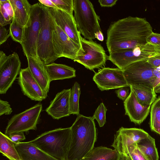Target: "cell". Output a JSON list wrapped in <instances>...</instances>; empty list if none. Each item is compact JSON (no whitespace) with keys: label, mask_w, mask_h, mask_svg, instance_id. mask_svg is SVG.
Masks as SVG:
<instances>
[{"label":"cell","mask_w":160,"mask_h":160,"mask_svg":"<svg viewBox=\"0 0 160 160\" xmlns=\"http://www.w3.org/2000/svg\"><path fill=\"white\" fill-rule=\"evenodd\" d=\"M152 31L145 18L129 16L112 22L107 31L106 44L109 53L147 43Z\"/></svg>","instance_id":"obj_1"},{"label":"cell","mask_w":160,"mask_h":160,"mask_svg":"<svg viewBox=\"0 0 160 160\" xmlns=\"http://www.w3.org/2000/svg\"><path fill=\"white\" fill-rule=\"evenodd\" d=\"M92 117L79 114L70 127L71 137L66 160H81L94 148L96 128Z\"/></svg>","instance_id":"obj_2"},{"label":"cell","mask_w":160,"mask_h":160,"mask_svg":"<svg viewBox=\"0 0 160 160\" xmlns=\"http://www.w3.org/2000/svg\"><path fill=\"white\" fill-rule=\"evenodd\" d=\"M71 137L70 127L59 128L45 132L29 142L58 160H66Z\"/></svg>","instance_id":"obj_3"},{"label":"cell","mask_w":160,"mask_h":160,"mask_svg":"<svg viewBox=\"0 0 160 160\" xmlns=\"http://www.w3.org/2000/svg\"><path fill=\"white\" fill-rule=\"evenodd\" d=\"M41 26L37 45V53L44 65L53 62L58 58L53 44V32L55 22L47 7L41 3Z\"/></svg>","instance_id":"obj_4"},{"label":"cell","mask_w":160,"mask_h":160,"mask_svg":"<svg viewBox=\"0 0 160 160\" xmlns=\"http://www.w3.org/2000/svg\"><path fill=\"white\" fill-rule=\"evenodd\" d=\"M74 18L77 28L84 38L92 40L95 34L102 31L99 17L92 3L88 0H73Z\"/></svg>","instance_id":"obj_5"},{"label":"cell","mask_w":160,"mask_h":160,"mask_svg":"<svg viewBox=\"0 0 160 160\" xmlns=\"http://www.w3.org/2000/svg\"><path fill=\"white\" fill-rule=\"evenodd\" d=\"M160 54V48L158 45L147 43L134 48L118 50L109 53L108 60L123 70L135 62L145 60Z\"/></svg>","instance_id":"obj_6"},{"label":"cell","mask_w":160,"mask_h":160,"mask_svg":"<svg viewBox=\"0 0 160 160\" xmlns=\"http://www.w3.org/2000/svg\"><path fill=\"white\" fill-rule=\"evenodd\" d=\"M41 9L40 2L32 5L29 18L23 27L22 41L21 44L25 56L37 59H39L37 53V45L41 26Z\"/></svg>","instance_id":"obj_7"},{"label":"cell","mask_w":160,"mask_h":160,"mask_svg":"<svg viewBox=\"0 0 160 160\" xmlns=\"http://www.w3.org/2000/svg\"><path fill=\"white\" fill-rule=\"evenodd\" d=\"M81 42L82 49L78 52L74 61L91 70L105 66L108 56L101 44L82 37Z\"/></svg>","instance_id":"obj_8"},{"label":"cell","mask_w":160,"mask_h":160,"mask_svg":"<svg viewBox=\"0 0 160 160\" xmlns=\"http://www.w3.org/2000/svg\"><path fill=\"white\" fill-rule=\"evenodd\" d=\"M42 108V104L38 103L24 111L13 115L8 123L4 134L8 136L13 132L36 130Z\"/></svg>","instance_id":"obj_9"},{"label":"cell","mask_w":160,"mask_h":160,"mask_svg":"<svg viewBox=\"0 0 160 160\" xmlns=\"http://www.w3.org/2000/svg\"><path fill=\"white\" fill-rule=\"evenodd\" d=\"M155 68L145 60L133 63L123 71L129 86L140 84L154 89L156 80L154 74Z\"/></svg>","instance_id":"obj_10"},{"label":"cell","mask_w":160,"mask_h":160,"mask_svg":"<svg viewBox=\"0 0 160 160\" xmlns=\"http://www.w3.org/2000/svg\"><path fill=\"white\" fill-rule=\"evenodd\" d=\"M21 62L16 52L7 56L0 51V93L5 94L21 70Z\"/></svg>","instance_id":"obj_11"},{"label":"cell","mask_w":160,"mask_h":160,"mask_svg":"<svg viewBox=\"0 0 160 160\" xmlns=\"http://www.w3.org/2000/svg\"><path fill=\"white\" fill-rule=\"evenodd\" d=\"M93 80L102 91L130 86L123 70L118 68H103L95 73Z\"/></svg>","instance_id":"obj_12"},{"label":"cell","mask_w":160,"mask_h":160,"mask_svg":"<svg viewBox=\"0 0 160 160\" xmlns=\"http://www.w3.org/2000/svg\"><path fill=\"white\" fill-rule=\"evenodd\" d=\"M53 42L54 52L58 58L64 57L74 61L82 49L69 38L55 22Z\"/></svg>","instance_id":"obj_13"},{"label":"cell","mask_w":160,"mask_h":160,"mask_svg":"<svg viewBox=\"0 0 160 160\" xmlns=\"http://www.w3.org/2000/svg\"><path fill=\"white\" fill-rule=\"evenodd\" d=\"M18 83L23 94L32 100L41 102L47 96L48 93L33 77L28 67L21 69Z\"/></svg>","instance_id":"obj_14"},{"label":"cell","mask_w":160,"mask_h":160,"mask_svg":"<svg viewBox=\"0 0 160 160\" xmlns=\"http://www.w3.org/2000/svg\"><path fill=\"white\" fill-rule=\"evenodd\" d=\"M149 135L148 132L141 129L122 127L114 135V141L111 146L119 153H125L129 146L136 143Z\"/></svg>","instance_id":"obj_15"},{"label":"cell","mask_w":160,"mask_h":160,"mask_svg":"<svg viewBox=\"0 0 160 160\" xmlns=\"http://www.w3.org/2000/svg\"><path fill=\"white\" fill-rule=\"evenodd\" d=\"M47 8L56 24L71 40L81 47V36L77 28L73 16L58 8Z\"/></svg>","instance_id":"obj_16"},{"label":"cell","mask_w":160,"mask_h":160,"mask_svg":"<svg viewBox=\"0 0 160 160\" xmlns=\"http://www.w3.org/2000/svg\"><path fill=\"white\" fill-rule=\"evenodd\" d=\"M71 89H64L58 93L46 109L48 115L53 119H59L69 116V99Z\"/></svg>","instance_id":"obj_17"},{"label":"cell","mask_w":160,"mask_h":160,"mask_svg":"<svg viewBox=\"0 0 160 160\" xmlns=\"http://www.w3.org/2000/svg\"><path fill=\"white\" fill-rule=\"evenodd\" d=\"M124 105L125 115L128 116L132 122L138 124H141L146 118L151 106H144L141 104L131 89L129 96L124 101Z\"/></svg>","instance_id":"obj_18"},{"label":"cell","mask_w":160,"mask_h":160,"mask_svg":"<svg viewBox=\"0 0 160 160\" xmlns=\"http://www.w3.org/2000/svg\"><path fill=\"white\" fill-rule=\"evenodd\" d=\"M22 160H58L29 142H15Z\"/></svg>","instance_id":"obj_19"},{"label":"cell","mask_w":160,"mask_h":160,"mask_svg":"<svg viewBox=\"0 0 160 160\" xmlns=\"http://www.w3.org/2000/svg\"><path fill=\"white\" fill-rule=\"evenodd\" d=\"M29 70L32 75L47 93L49 92L50 81L44 65L39 59L26 57Z\"/></svg>","instance_id":"obj_20"},{"label":"cell","mask_w":160,"mask_h":160,"mask_svg":"<svg viewBox=\"0 0 160 160\" xmlns=\"http://www.w3.org/2000/svg\"><path fill=\"white\" fill-rule=\"evenodd\" d=\"M50 81L75 77L76 70L64 64L52 62L44 65Z\"/></svg>","instance_id":"obj_21"},{"label":"cell","mask_w":160,"mask_h":160,"mask_svg":"<svg viewBox=\"0 0 160 160\" xmlns=\"http://www.w3.org/2000/svg\"><path fill=\"white\" fill-rule=\"evenodd\" d=\"M13 13V18L24 27L29 18L32 5L27 0H9Z\"/></svg>","instance_id":"obj_22"},{"label":"cell","mask_w":160,"mask_h":160,"mask_svg":"<svg viewBox=\"0 0 160 160\" xmlns=\"http://www.w3.org/2000/svg\"><path fill=\"white\" fill-rule=\"evenodd\" d=\"M141 104L144 106H151L157 98L154 89L142 85L130 86Z\"/></svg>","instance_id":"obj_23"},{"label":"cell","mask_w":160,"mask_h":160,"mask_svg":"<svg viewBox=\"0 0 160 160\" xmlns=\"http://www.w3.org/2000/svg\"><path fill=\"white\" fill-rule=\"evenodd\" d=\"M119 157L115 149L100 146L94 147L81 160H118Z\"/></svg>","instance_id":"obj_24"},{"label":"cell","mask_w":160,"mask_h":160,"mask_svg":"<svg viewBox=\"0 0 160 160\" xmlns=\"http://www.w3.org/2000/svg\"><path fill=\"white\" fill-rule=\"evenodd\" d=\"M136 147L147 160H158L159 156L155 140L149 135L140 140Z\"/></svg>","instance_id":"obj_25"},{"label":"cell","mask_w":160,"mask_h":160,"mask_svg":"<svg viewBox=\"0 0 160 160\" xmlns=\"http://www.w3.org/2000/svg\"><path fill=\"white\" fill-rule=\"evenodd\" d=\"M0 152L9 160H22L15 148V142L0 132Z\"/></svg>","instance_id":"obj_26"},{"label":"cell","mask_w":160,"mask_h":160,"mask_svg":"<svg viewBox=\"0 0 160 160\" xmlns=\"http://www.w3.org/2000/svg\"><path fill=\"white\" fill-rule=\"evenodd\" d=\"M150 112L149 124L151 129L160 135V96L152 104Z\"/></svg>","instance_id":"obj_27"},{"label":"cell","mask_w":160,"mask_h":160,"mask_svg":"<svg viewBox=\"0 0 160 160\" xmlns=\"http://www.w3.org/2000/svg\"><path fill=\"white\" fill-rule=\"evenodd\" d=\"M81 94L80 84L75 82L70 92L69 103L70 114H79V98Z\"/></svg>","instance_id":"obj_28"},{"label":"cell","mask_w":160,"mask_h":160,"mask_svg":"<svg viewBox=\"0 0 160 160\" xmlns=\"http://www.w3.org/2000/svg\"><path fill=\"white\" fill-rule=\"evenodd\" d=\"M23 29V27L19 25L13 18L9 26V33L11 38L14 41L20 44L22 41Z\"/></svg>","instance_id":"obj_29"},{"label":"cell","mask_w":160,"mask_h":160,"mask_svg":"<svg viewBox=\"0 0 160 160\" xmlns=\"http://www.w3.org/2000/svg\"><path fill=\"white\" fill-rule=\"evenodd\" d=\"M58 9L73 16V0H51Z\"/></svg>","instance_id":"obj_30"},{"label":"cell","mask_w":160,"mask_h":160,"mask_svg":"<svg viewBox=\"0 0 160 160\" xmlns=\"http://www.w3.org/2000/svg\"><path fill=\"white\" fill-rule=\"evenodd\" d=\"M107 110L104 103L102 102L96 109L92 117L97 121L100 127H102L106 122V114Z\"/></svg>","instance_id":"obj_31"},{"label":"cell","mask_w":160,"mask_h":160,"mask_svg":"<svg viewBox=\"0 0 160 160\" xmlns=\"http://www.w3.org/2000/svg\"><path fill=\"white\" fill-rule=\"evenodd\" d=\"M131 90L130 86L123 87L115 91L117 97L124 101L129 96Z\"/></svg>","instance_id":"obj_32"},{"label":"cell","mask_w":160,"mask_h":160,"mask_svg":"<svg viewBox=\"0 0 160 160\" xmlns=\"http://www.w3.org/2000/svg\"><path fill=\"white\" fill-rule=\"evenodd\" d=\"M12 110L9 102L0 99V116L8 115L12 112Z\"/></svg>","instance_id":"obj_33"},{"label":"cell","mask_w":160,"mask_h":160,"mask_svg":"<svg viewBox=\"0 0 160 160\" xmlns=\"http://www.w3.org/2000/svg\"><path fill=\"white\" fill-rule=\"evenodd\" d=\"M146 42L156 45H160V33L152 32L147 37Z\"/></svg>","instance_id":"obj_34"},{"label":"cell","mask_w":160,"mask_h":160,"mask_svg":"<svg viewBox=\"0 0 160 160\" xmlns=\"http://www.w3.org/2000/svg\"><path fill=\"white\" fill-rule=\"evenodd\" d=\"M14 142H20L25 139L24 132H16L10 134L8 136Z\"/></svg>","instance_id":"obj_35"},{"label":"cell","mask_w":160,"mask_h":160,"mask_svg":"<svg viewBox=\"0 0 160 160\" xmlns=\"http://www.w3.org/2000/svg\"><path fill=\"white\" fill-rule=\"evenodd\" d=\"M10 36L9 29L0 26V45L5 42Z\"/></svg>","instance_id":"obj_36"},{"label":"cell","mask_w":160,"mask_h":160,"mask_svg":"<svg viewBox=\"0 0 160 160\" xmlns=\"http://www.w3.org/2000/svg\"><path fill=\"white\" fill-rule=\"evenodd\" d=\"M3 7L5 12L8 14L12 20L14 17V13L13 9L9 0L4 3H0Z\"/></svg>","instance_id":"obj_37"},{"label":"cell","mask_w":160,"mask_h":160,"mask_svg":"<svg viewBox=\"0 0 160 160\" xmlns=\"http://www.w3.org/2000/svg\"><path fill=\"white\" fill-rule=\"evenodd\" d=\"M147 61L151 65L156 68L160 66V54L149 58Z\"/></svg>","instance_id":"obj_38"},{"label":"cell","mask_w":160,"mask_h":160,"mask_svg":"<svg viewBox=\"0 0 160 160\" xmlns=\"http://www.w3.org/2000/svg\"><path fill=\"white\" fill-rule=\"evenodd\" d=\"M118 0H99L98 1L102 7H112L116 3Z\"/></svg>","instance_id":"obj_39"},{"label":"cell","mask_w":160,"mask_h":160,"mask_svg":"<svg viewBox=\"0 0 160 160\" xmlns=\"http://www.w3.org/2000/svg\"><path fill=\"white\" fill-rule=\"evenodd\" d=\"M38 1L42 4L47 7L58 8L51 0H39Z\"/></svg>","instance_id":"obj_40"},{"label":"cell","mask_w":160,"mask_h":160,"mask_svg":"<svg viewBox=\"0 0 160 160\" xmlns=\"http://www.w3.org/2000/svg\"><path fill=\"white\" fill-rule=\"evenodd\" d=\"M0 13L7 21L12 22V20L10 18L8 14L5 12L2 6L0 4Z\"/></svg>","instance_id":"obj_41"},{"label":"cell","mask_w":160,"mask_h":160,"mask_svg":"<svg viewBox=\"0 0 160 160\" xmlns=\"http://www.w3.org/2000/svg\"><path fill=\"white\" fill-rule=\"evenodd\" d=\"M154 74L156 78L155 84V88L160 83V71L158 70L155 68L154 70Z\"/></svg>","instance_id":"obj_42"},{"label":"cell","mask_w":160,"mask_h":160,"mask_svg":"<svg viewBox=\"0 0 160 160\" xmlns=\"http://www.w3.org/2000/svg\"><path fill=\"white\" fill-rule=\"evenodd\" d=\"M12 22L7 21L1 14H0V26L4 27L8 24H10Z\"/></svg>","instance_id":"obj_43"},{"label":"cell","mask_w":160,"mask_h":160,"mask_svg":"<svg viewBox=\"0 0 160 160\" xmlns=\"http://www.w3.org/2000/svg\"><path fill=\"white\" fill-rule=\"evenodd\" d=\"M118 160H132L131 157L128 154L124 153H119Z\"/></svg>","instance_id":"obj_44"},{"label":"cell","mask_w":160,"mask_h":160,"mask_svg":"<svg viewBox=\"0 0 160 160\" xmlns=\"http://www.w3.org/2000/svg\"><path fill=\"white\" fill-rule=\"evenodd\" d=\"M95 38L101 41L104 40V36L102 31H99L97 32L95 35Z\"/></svg>","instance_id":"obj_45"},{"label":"cell","mask_w":160,"mask_h":160,"mask_svg":"<svg viewBox=\"0 0 160 160\" xmlns=\"http://www.w3.org/2000/svg\"><path fill=\"white\" fill-rule=\"evenodd\" d=\"M137 150L138 154L140 160H147L144 156L142 154L141 152L138 150V149L137 148Z\"/></svg>","instance_id":"obj_46"},{"label":"cell","mask_w":160,"mask_h":160,"mask_svg":"<svg viewBox=\"0 0 160 160\" xmlns=\"http://www.w3.org/2000/svg\"><path fill=\"white\" fill-rule=\"evenodd\" d=\"M8 0H0V3H4L8 1Z\"/></svg>","instance_id":"obj_47"},{"label":"cell","mask_w":160,"mask_h":160,"mask_svg":"<svg viewBox=\"0 0 160 160\" xmlns=\"http://www.w3.org/2000/svg\"><path fill=\"white\" fill-rule=\"evenodd\" d=\"M156 69L157 70H158L160 71V66L159 67L157 68H156Z\"/></svg>","instance_id":"obj_48"},{"label":"cell","mask_w":160,"mask_h":160,"mask_svg":"<svg viewBox=\"0 0 160 160\" xmlns=\"http://www.w3.org/2000/svg\"><path fill=\"white\" fill-rule=\"evenodd\" d=\"M158 46H159V47L160 48V45H158Z\"/></svg>","instance_id":"obj_49"}]
</instances>
